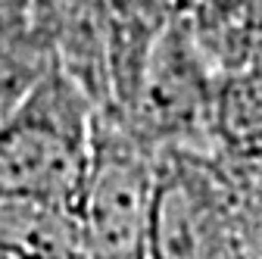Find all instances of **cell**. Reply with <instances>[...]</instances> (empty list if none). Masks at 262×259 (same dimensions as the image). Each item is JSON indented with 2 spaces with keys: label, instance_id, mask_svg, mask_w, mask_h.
Returning <instances> with one entry per match:
<instances>
[{
  "label": "cell",
  "instance_id": "1",
  "mask_svg": "<svg viewBox=\"0 0 262 259\" xmlns=\"http://www.w3.org/2000/svg\"><path fill=\"white\" fill-rule=\"evenodd\" d=\"M97 103L56 62L0 125V197L44 203L78 219Z\"/></svg>",
  "mask_w": 262,
  "mask_h": 259
},
{
  "label": "cell",
  "instance_id": "2",
  "mask_svg": "<svg viewBox=\"0 0 262 259\" xmlns=\"http://www.w3.org/2000/svg\"><path fill=\"white\" fill-rule=\"evenodd\" d=\"M219 100L222 84L206 38L190 16L172 13L113 113L156 153L212 156L222 138Z\"/></svg>",
  "mask_w": 262,
  "mask_h": 259
},
{
  "label": "cell",
  "instance_id": "3",
  "mask_svg": "<svg viewBox=\"0 0 262 259\" xmlns=\"http://www.w3.org/2000/svg\"><path fill=\"white\" fill-rule=\"evenodd\" d=\"M147 259H253L231 178L212 156L159 153Z\"/></svg>",
  "mask_w": 262,
  "mask_h": 259
},
{
  "label": "cell",
  "instance_id": "4",
  "mask_svg": "<svg viewBox=\"0 0 262 259\" xmlns=\"http://www.w3.org/2000/svg\"><path fill=\"white\" fill-rule=\"evenodd\" d=\"M169 4H172V0H169Z\"/></svg>",
  "mask_w": 262,
  "mask_h": 259
}]
</instances>
